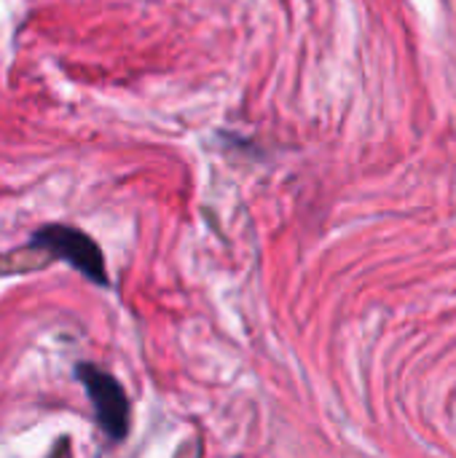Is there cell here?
Instances as JSON below:
<instances>
[{"mask_svg": "<svg viewBox=\"0 0 456 458\" xmlns=\"http://www.w3.org/2000/svg\"><path fill=\"white\" fill-rule=\"evenodd\" d=\"M30 247L51 252L54 258L70 263L78 274H83L86 279L97 282L99 287H105L108 271H105V258L97 247V242L91 236H86L78 228L70 225H43L40 231L32 233Z\"/></svg>", "mask_w": 456, "mask_h": 458, "instance_id": "6da1fadb", "label": "cell"}, {"mask_svg": "<svg viewBox=\"0 0 456 458\" xmlns=\"http://www.w3.org/2000/svg\"><path fill=\"white\" fill-rule=\"evenodd\" d=\"M75 376L83 384V389L94 405V416H97V424L102 427V432L116 443L124 440L129 435V413H132L124 386L102 368L86 365V362L75 368Z\"/></svg>", "mask_w": 456, "mask_h": 458, "instance_id": "7a4b0ae2", "label": "cell"}]
</instances>
